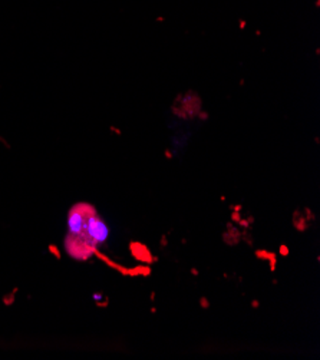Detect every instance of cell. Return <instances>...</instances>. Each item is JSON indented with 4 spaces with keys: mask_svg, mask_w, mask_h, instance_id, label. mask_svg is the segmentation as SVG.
<instances>
[{
    "mask_svg": "<svg viewBox=\"0 0 320 360\" xmlns=\"http://www.w3.org/2000/svg\"><path fill=\"white\" fill-rule=\"evenodd\" d=\"M108 237H109V227L100 217V215H96L95 208H92L88 214L84 235L79 238L85 240V247L91 253H93V249L107 243Z\"/></svg>",
    "mask_w": 320,
    "mask_h": 360,
    "instance_id": "6da1fadb",
    "label": "cell"
},
{
    "mask_svg": "<svg viewBox=\"0 0 320 360\" xmlns=\"http://www.w3.org/2000/svg\"><path fill=\"white\" fill-rule=\"evenodd\" d=\"M92 210V207L86 204H79L69 210L68 214V237L70 238H79L84 235L88 214Z\"/></svg>",
    "mask_w": 320,
    "mask_h": 360,
    "instance_id": "7a4b0ae2",
    "label": "cell"
},
{
    "mask_svg": "<svg viewBox=\"0 0 320 360\" xmlns=\"http://www.w3.org/2000/svg\"><path fill=\"white\" fill-rule=\"evenodd\" d=\"M130 251L132 254V257L141 263H146V264H151L153 263V254L151 251L146 249V246H144L142 243H137V242H132L130 244Z\"/></svg>",
    "mask_w": 320,
    "mask_h": 360,
    "instance_id": "3957f363",
    "label": "cell"
},
{
    "mask_svg": "<svg viewBox=\"0 0 320 360\" xmlns=\"http://www.w3.org/2000/svg\"><path fill=\"white\" fill-rule=\"evenodd\" d=\"M256 257L260 260H267L270 261V270L276 272V254L272 251H266V250H257L256 251Z\"/></svg>",
    "mask_w": 320,
    "mask_h": 360,
    "instance_id": "277c9868",
    "label": "cell"
},
{
    "mask_svg": "<svg viewBox=\"0 0 320 360\" xmlns=\"http://www.w3.org/2000/svg\"><path fill=\"white\" fill-rule=\"evenodd\" d=\"M293 223H294V227H296L300 233H303L306 228H307V220H306V217H303V215H300V219H299V215H298V211L294 212V215H293Z\"/></svg>",
    "mask_w": 320,
    "mask_h": 360,
    "instance_id": "5b68a950",
    "label": "cell"
},
{
    "mask_svg": "<svg viewBox=\"0 0 320 360\" xmlns=\"http://www.w3.org/2000/svg\"><path fill=\"white\" fill-rule=\"evenodd\" d=\"M138 274L144 276V277H148L151 274V269L144 266V267H137L134 270H128V276H131V277H137Z\"/></svg>",
    "mask_w": 320,
    "mask_h": 360,
    "instance_id": "8992f818",
    "label": "cell"
},
{
    "mask_svg": "<svg viewBox=\"0 0 320 360\" xmlns=\"http://www.w3.org/2000/svg\"><path fill=\"white\" fill-rule=\"evenodd\" d=\"M92 299L95 300V303H100L101 300H104V296L101 293H93L92 295Z\"/></svg>",
    "mask_w": 320,
    "mask_h": 360,
    "instance_id": "52a82bcc",
    "label": "cell"
},
{
    "mask_svg": "<svg viewBox=\"0 0 320 360\" xmlns=\"http://www.w3.org/2000/svg\"><path fill=\"white\" fill-rule=\"evenodd\" d=\"M200 306H201L203 308H208V307H210V302H208L206 297H201V299H200Z\"/></svg>",
    "mask_w": 320,
    "mask_h": 360,
    "instance_id": "ba28073f",
    "label": "cell"
},
{
    "mask_svg": "<svg viewBox=\"0 0 320 360\" xmlns=\"http://www.w3.org/2000/svg\"><path fill=\"white\" fill-rule=\"evenodd\" d=\"M279 253H280L283 257H287V256H289V249H287L286 246H280Z\"/></svg>",
    "mask_w": 320,
    "mask_h": 360,
    "instance_id": "9c48e42d",
    "label": "cell"
},
{
    "mask_svg": "<svg viewBox=\"0 0 320 360\" xmlns=\"http://www.w3.org/2000/svg\"><path fill=\"white\" fill-rule=\"evenodd\" d=\"M306 214H307V217H306V220H307V221H310V220H313V219H314V214H313V212H310V210H309V208H306Z\"/></svg>",
    "mask_w": 320,
    "mask_h": 360,
    "instance_id": "30bf717a",
    "label": "cell"
},
{
    "mask_svg": "<svg viewBox=\"0 0 320 360\" xmlns=\"http://www.w3.org/2000/svg\"><path fill=\"white\" fill-rule=\"evenodd\" d=\"M167 246H168L167 235H162V237H161V247H167Z\"/></svg>",
    "mask_w": 320,
    "mask_h": 360,
    "instance_id": "8fae6325",
    "label": "cell"
},
{
    "mask_svg": "<svg viewBox=\"0 0 320 360\" xmlns=\"http://www.w3.org/2000/svg\"><path fill=\"white\" fill-rule=\"evenodd\" d=\"M231 217H233V219H234V220H233V221H240V215H238V214H237V212H234V214H233V215H231Z\"/></svg>",
    "mask_w": 320,
    "mask_h": 360,
    "instance_id": "7c38bea8",
    "label": "cell"
},
{
    "mask_svg": "<svg viewBox=\"0 0 320 360\" xmlns=\"http://www.w3.org/2000/svg\"><path fill=\"white\" fill-rule=\"evenodd\" d=\"M191 274H192V276H199V274H200V272L197 270V269H191Z\"/></svg>",
    "mask_w": 320,
    "mask_h": 360,
    "instance_id": "4fadbf2b",
    "label": "cell"
},
{
    "mask_svg": "<svg viewBox=\"0 0 320 360\" xmlns=\"http://www.w3.org/2000/svg\"><path fill=\"white\" fill-rule=\"evenodd\" d=\"M259 306H260V303H259V300H253V302H252V307H256V308H257V307H259Z\"/></svg>",
    "mask_w": 320,
    "mask_h": 360,
    "instance_id": "5bb4252c",
    "label": "cell"
},
{
    "mask_svg": "<svg viewBox=\"0 0 320 360\" xmlns=\"http://www.w3.org/2000/svg\"><path fill=\"white\" fill-rule=\"evenodd\" d=\"M150 299H151V300H154V299H155V292H153V293H151V296H150Z\"/></svg>",
    "mask_w": 320,
    "mask_h": 360,
    "instance_id": "9a60e30c",
    "label": "cell"
}]
</instances>
